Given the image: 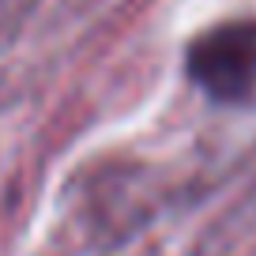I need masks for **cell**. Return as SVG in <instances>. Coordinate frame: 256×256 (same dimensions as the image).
<instances>
[{
  "label": "cell",
  "instance_id": "obj_1",
  "mask_svg": "<svg viewBox=\"0 0 256 256\" xmlns=\"http://www.w3.org/2000/svg\"><path fill=\"white\" fill-rule=\"evenodd\" d=\"M188 76L218 102L256 94V23H222L188 46Z\"/></svg>",
  "mask_w": 256,
  "mask_h": 256
}]
</instances>
